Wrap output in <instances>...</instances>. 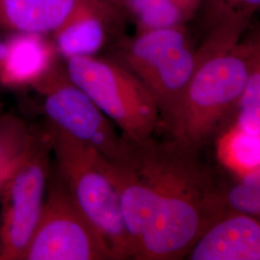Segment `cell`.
<instances>
[{
  "label": "cell",
  "instance_id": "8992f818",
  "mask_svg": "<svg viewBox=\"0 0 260 260\" xmlns=\"http://www.w3.org/2000/svg\"><path fill=\"white\" fill-rule=\"evenodd\" d=\"M113 259L103 236L85 216L55 169L42 214L22 260Z\"/></svg>",
  "mask_w": 260,
  "mask_h": 260
},
{
  "label": "cell",
  "instance_id": "6da1fadb",
  "mask_svg": "<svg viewBox=\"0 0 260 260\" xmlns=\"http://www.w3.org/2000/svg\"><path fill=\"white\" fill-rule=\"evenodd\" d=\"M144 184L151 218L132 258H185L196 242L217 220L231 213L222 186L200 156V150L152 136L122 137L119 159Z\"/></svg>",
  "mask_w": 260,
  "mask_h": 260
},
{
  "label": "cell",
  "instance_id": "5b68a950",
  "mask_svg": "<svg viewBox=\"0 0 260 260\" xmlns=\"http://www.w3.org/2000/svg\"><path fill=\"white\" fill-rule=\"evenodd\" d=\"M72 81L133 141L151 137L162 124L153 96L139 79L114 59L79 56L66 60Z\"/></svg>",
  "mask_w": 260,
  "mask_h": 260
},
{
  "label": "cell",
  "instance_id": "8fae6325",
  "mask_svg": "<svg viewBox=\"0 0 260 260\" xmlns=\"http://www.w3.org/2000/svg\"><path fill=\"white\" fill-rule=\"evenodd\" d=\"M48 35L14 32L4 39L5 52L0 61V86L7 89L31 88L58 60Z\"/></svg>",
  "mask_w": 260,
  "mask_h": 260
},
{
  "label": "cell",
  "instance_id": "9a60e30c",
  "mask_svg": "<svg viewBox=\"0 0 260 260\" xmlns=\"http://www.w3.org/2000/svg\"><path fill=\"white\" fill-rule=\"evenodd\" d=\"M217 154L224 167L238 177L260 171V135L243 129L235 121L223 128Z\"/></svg>",
  "mask_w": 260,
  "mask_h": 260
},
{
  "label": "cell",
  "instance_id": "e0dca14e",
  "mask_svg": "<svg viewBox=\"0 0 260 260\" xmlns=\"http://www.w3.org/2000/svg\"><path fill=\"white\" fill-rule=\"evenodd\" d=\"M239 178L237 182L229 187L222 186L225 206L231 212L259 218L260 171Z\"/></svg>",
  "mask_w": 260,
  "mask_h": 260
},
{
  "label": "cell",
  "instance_id": "5bb4252c",
  "mask_svg": "<svg viewBox=\"0 0 260 260\" xmlns=\"http://www.w3.org/2000/svg\"><path fill=\"white\" fill-rule=\"evenodd\" d=\"M134 18L138 32L185 25L200 7L202 0H119Z\"/></svg>",
  "mask_w": 260,
  "mask_h": 260
},
{
  "label": "cell",
  "instance_id": "ac0fdd59",
  "mask_svg": "<svg viewBox=\"0 0 260 260\" xmlns=\"http://www.w3.org/2000/svg\"><path fill=\"white\" fill-rule=\"evenodd\" d=\"M236 110L235 122L243 129L260 135V65L250 75Z\"/></svg>",
  "mask_w": 260,
  "mask_h": 260
},
{
  "label": "cell",
  "instance_id": "d6986e66",
  "mask_svg": "<svg viewBox=\"0 0 260 260\" xmlns=\"http://www.w3.org/2000/svg\"><path fill=\"white\" fill-rule=\"evenodd\" d=\"M4 52H5V41L4 39L0 37V61L4 55Z\"/></svg>",
  "mask_w": 260,
  "mask_h": 260
},
{
  "label": "cell",
  "instance_id": "7c38bea8",
  "mask_svg": "<svg viewBox=\"0 0 260 260\" xmlns=\"http://www.w3.org/2000/svg\"><path fill=\"white\" fill-rule=\"evenodd\" d=\"M87 0H0V31L51 35Z\"/></svg>",
  "mask_w": 260,
  "mask_h": 260
},
{
  "label": "cell",
  "instance_id": "3957f363",
  "mask_svg": "<svg viewBox=\"0 0 260 260\" xmlns=\"http://www.w3.org/2000/svg\"><path fill=\"white\" fill-rule=\"evenodd\" d=\"M56 169L76 205L107 243L113 259L131 257L118 194L106 176L96 149L47 123Z\"/></svg>",
  "mask_w": 260,
  "mask_h": 260
},
{
  "label": "cell",
  "instance_id": "52a82bcc",
  "mask_svg": "<svg viewBox=\"0 0 260 260\" xmlns=\"http://www.w3.org/2000/svg\"><path fill=\"white\" fill-rule=\"evenodd\" d=\"M51 135L38 131L27 157L0 195V260H22L40 220L51 172Z\"/></svg>",
  "mask_w": 260,
  "mask_h": 260
},
{
  "label": "cell",
  "instance_id": "30bf717a",
  "mask_svg": "<svg viewBox=\"0 0 260 260\" xmlns=\"http://www.w3.org/2000/svg\"><path fill=\"white\" fill-rule=\"evenodd\" d=\"M190 260H259L258 218L231 212L210 225L186 255Z\"/></svg>",
  "mask_w": 260,
  "mask_h": 260
},
{
  "label": "cell",
  "instance_id": "ffe728a7",
  "mask_svg": "<svg viewBox=\"0 0 260 260\" xmlns=\"http://www.w3.org/2000/svg\"><path fill=\"white\" fill-rule=\"evenodd\" d=\"M0 106H1V103H0Z\"/></svg>",
  "mask_w": 260,
  "mask_h": 260
},
{
  "label": "cell",
  "instance_id": "277c9868",
  "mask_svg": "<svg viewBox=\"0 0 260 260\" xmlns=\"http://www.w3.org/2000/svg\"><path fill=\"white\" fill-rule=\"evenodd\" d=\"M114 60L127 69L153 96L163 124L177 107L194 73L196 50L185 27L158 28L115 42Z\"/></svg>",
  "mask_w": 260,
  "mask_h": 260
},
{
  "label": "cell",
  "instance_id": "2e32d148",
  "mask_svg": "<svg viewBox=\"0 0 260 260\" xmlns=\"http://www.w3.org/2000/svg\"><path fill=\"white\" fill-rule=\"evenodd\" d=\"M38 131L19 117H0V195L10 177L27 157Z\"/></svg>",
  "mask_w": 260,
  "mask_h": 260
},
{
  "label": "cell",
  "instance_id": "ba28073f",
  "mask_svg": "<svg viewBox=\"0 0 260 260\" xmlns=\"http://www.w3.org/2000/svg\"><path fill=\"white\" fill-rule=\"evenodd\" d=\"M31 88L42 98L48 123L96 149L104 157L119 159L122 136L113 121L72 81L59 59Z\"/></svg>",
  "mask_w": 260,
  "mask_h": 260
},
{
  "label": "cell",
  "instance_id": "4fadbf2b",
  "mask_svg": "<svg viewBox=\"0 0 260 260\" xmlns=\"http://www.w3.org/2000/svg\"><path fill=\"white\" fill-rule=\"evenodd\" d=\"M259 5L260 0H202L197 12L205 36L241 39Z\"/></svg>",
  "mask_w": 260,
  "mask_h": 260
},
{
  "label": "cell",
  "instance_id": "7a4b0ae2",
  "mask_svg": "<svg viewBox=\"0 0 260 260\" xmlns=\"http://www.w3.org/2000/svg\"><path fill=\"white\" fill-rule=\"evenodd\" d=\"M260 65L258 37L225 43L205 38L194 73L177 107L163 123L171 138L200 150L223 129L252 71Z\"/></svg>",
  "mask_w": 260,
  "mask_h": 260
},
{
  "label": "cell",
  "instance_id": "9c48e42d",
  "mask_svg": "<svg viewBox=\"0 0 260 260\" xmlns=\"http://www.w3.org/2000/svg\"><path fill=\"white\" fill-rule=\"evenodd\" d=\"M126 11L119 0H87L52 34L58 55L66 60L93 56L110 39H121Z\"/></svg>",
  "mask_w": 260,
  "mask_h": 260
}]
</instances>
